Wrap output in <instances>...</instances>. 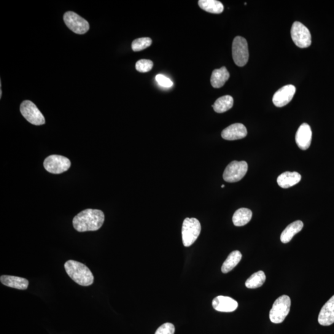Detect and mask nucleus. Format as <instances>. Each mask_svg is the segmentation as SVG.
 Returning <instances> with one entry per match:
<instances>
[{
	"label": "nucleus",
	"instance_id": "nucleus-1",
	"mask_svg": "<svg viewBox=\"0 0 334 334\" xmlns=\"http://www.w3.org/2000/svg\"><path fill=\"white\" fill-rule=\"evenodd\" d=\"M104 212L98 209H88L82 211L74 217L72 224L75 230L79 232L97 231L104 224Z\"/></svg>",
	"mask_w": 334,
	"mask_h": 334
},
{
	"label": "nucleus",
	"instance_id": "nucleus-2",
	"mask_svg": "<svg viewBox=\"0 0 334 334\" xmlns=\"http://www.w3.org/2000/svg\"><path fill=\"white\" fill-rule=\"evenodd\" d=\"M67 274L72 281L83 287L90 286L94 283V277L90 269L84 264L69 260L64 264Z\"/></svg>",
	"mask_w": 334,
	"mask_h": 334
},
{
	"label": "nucleus",
	"instance_id": "nucleus-3",
	"mask_svg": "<svg viewBox=\"0 0 334 334\" xmlns=\"http://www.w3.org/2000/svg\"><path fill=\"white\" fill-rule=\"evenodd\" d=\"M291 300L289 296L282 295L275 301L273 308L269 312V318L274 324L282 323L289 314Z\"/></svg>",
	"mask_w": 334,
	"mask_h": 334
},
{
	"label": "nucleus",
	"instance_id": "nucleus-4",
	"mask_svg": "<svg viewBox=\"0 0 334 334\" xmlns=\"http://www.w3.org/2000/svg\"><path fill=\"white\" fill-rule=\"evenodd\" d=\"M201 225L196 218H187L182 226V240L185 247L191 246L200 235Z\"/></svg>",
	"mask_w": 334,
	"mask_h": 334
},
{
	"label": "nucleus",
	"instance_id": "nucleus-5",
	"mask_svg": "<svg viewBox=\"0 0 334 334\" xmlns=\"http://www.w3.org/2000/svg\"><path fill=\"white\" fill-rule=\"evenodd\" d=\"M248 166L245 161H233L229 163L223 172V178L225 182L235 183L240 181L246 174Z\"/></svg>",
	"mask_w": 334,
	"mask_h": 334
},
{
	"label": "nucleus",
	"instance_id": "nucleus-6",
	"mask_svg": "<svg viewBox=\"0 0 334 334\" xmlns=\"http://www.w3.org/2000/svg\"><path fill=\"white\" fill-rule=\"evenodd\" d=\"M232 56L237 66L246 65L249 60L248 46L246 40L241 36H237L233 40Z\"/></svg>",
	"mask_w": 334,
	"mask_h": 334
},
{
	"label": "nucleus",
	"instance_id": "nucleus-7",
	"mask_svg": "<svg viewBox=\"0 0 334 334\" xmlns=\"http://www.w3.org/2000/svg\"><path fill=\"white\" fill-rule=\"evenodd\" d=\"M291 36L297 47L308 48L311 45V35L309 29L302 23L296 21L291 29Z\"/></svg>",
	"mask_w": 334,
	"mask_h": 334
},
{
	"label": "nucleus",
	"instance_id": "nucleus-8",
	"mask_svg": "<svg viewBox=\"0 0 334 334\" xmlns=\"http://www.w3.org/2000/svg\"><path fill=\"white\" fill-rule=\"evenodd\" d=\"M20 110L23 117L32 125L39 126L45 123L44 115L33 102L30 101L23 102L21 104Z\"/></svg>",
	"mask_w": 334,
	"mask_h": 334
},
{
	"label": "nucleus",
	"instance_id": "nucleus-9",
	"mask_svg": "<svg viewBox=\"0 0 334 334\" xmlns=\"http://www.w3.org/2000/svg\"><path fill=\"white\" fill-rule=\"evenodd\" d=\"M44 166L46 171L53 174L66 172L71 166V161L64 156L52 155L45 158Z\"/></svg>",
	"mask_w": 334,
	"mask_h": 334
},
{
	"label": "nucleus",
	"instance_id": "nucleus-10",
	"mask_svg": "<svg viewBox=\"0 0 334 334\" xmlns=\"http://www.w3.org/2000/svg\"><path fill=\"white\" fill-rule=\"evenodd\" d=\"M63 20L67 27L74 33L86 34L90 29V24L88 21L76 13L72 12L65 13Z\"/></svg>",
	"mask_w": 334,
	"mask_h": 334
},
{
	"label": "nucleus",
	"instance_id": "nucleus-11",
	"mask_svg": "<svg viewBox=\"0 0 334 334\" xmlns=\"http://www.w3.org/2000/svg\"><path fill=\"white\" fill-rule=\"evenodd\" d=\"M296 93V88L293 85L284 86L275 93L273 101L275 106L283 107L289 103L293 99Z\"/></svg>",
	"mask_w": 334,
	"mask_h": 334
},
{
	"label": "nucleus",
	"instance_id": "nucleus-12",
	"mask_svg": "<svg viewBox=\"0 0 334 334\" xmlns=\"http://www.w3.org/2000/svg\"><path fill=\"white\" fill-rule=\"evenodd\" d=\"M295 141L299 148L306 150L310 146L312 141V131L307 123H303L296 133Z\"/></svg>",
	"mask_w": 334,
	"mask_h": 334
},
{
	"label": "nucleus",
	"instance_id": "nucleus-13",
	"mask_svg": "<svg viewBox=\"0 0 334 334\" xmlns=\"http://www.w3.org/2000/svg\"><path fill=\"white\" fill-rule=\"evenodd\" d=\"M247 134V129L243 124L235 123L223 129L221 135L223 139L234 141L244 138Z\"/></svg>",
	"mask_w": 334,
	"mask_h": 334
},
{
	"label": "nucleus",
	"instance_id": "nucleus-14",
	"mask_svg": "<svg viewBox=\"0 0 334 334\" xmlns=\"http://www.w3.org/2000/svg\"><path fill=\"white\" fill-rule=\"evenodd\" d=\"M213 308L217 311L230 312L235 311L238 303L229 296H218L212 301Z\"/></svg>",
	"mask_w": 334,
	"mask_h": 334
},
{
	"label": "nucleus",
	"instance_id": "nucleus-15",
	"mask_svg": "<svg viewBox=\"0 0 334 334\" xmlns=\"http://www.w3.org/2000/svg\"><path fill=\"white\" fill-rule=\"evenodd\" d=\"M320 325L328 326L334 323V295L323 306L318 316Z\"/></svg>",
	"mask_w": 334,
	"mask_h": 334
},
{
	"label": "nucleus",
	"instance_id": "nucleus-16",
	"mask_svg": "<svg viewBox=\"0 0 334 334\" xmlns=\"http://www.w3.org/2000/svg\"><path fill=\"white\" fill-rule=\"evenodd\" d=\"M301 180V175L298 172H285L279 175L277 182L280 187L286 189L298 184Z\"/></svg>",
	"mask_w": 334,
	"mask_h": 334
},
{
	"label": "nucleus",
	"instance_id": "nucleus-17",
	"mask_svg": "<svg viewBox=\"0 0 334 334\" xmlns=\"http://www.w3.org/2000/svg\"><path fill=\"white\" fill-rule=\"evenodd\" d=\"M0 281L5 286L18 290H26L29 286V281L23 277L2 276L0 277Z\"/></svg>",
	"mask_w": 334,
	"mask_h": 334
},
{
	"label": "nucleus",
	"instance_id": "nucleus-18",
	"mask_svg": "<svg viewBox=\"0 0 334 334\" xmlns=\"http://www.w3.org/2000/svg\"><path fill=\"white\" fill-rule=\"evenodd\" d=\"M230 77V73L225 66L213 71L211 83L213 88L219 89L223 87Z\"/></svg>",
	"mask_w": 334,
	"mask_h": 334
},
{
	"label": "nucleus",
	"instance_id": "nucleus-19",
	"mask_svg": "<svg viewBox=\"0 0 334 334\" xmlns=\"http://www.w3.org/2000/svg\"><path fill=\"white\" fill-rule=\"evenodd\" d=\"M303 223L301 220L290 223L281 234V240L283 243H289L296 234L300 232L303 228Z\"/></svg>",
	"mask_w": 334,
	"mask_h": 334
},
{
	"label": "nucleus",
	"instance_id": "nucleus-20",
	"mask_svg": "<svg viewBox=\"0 0 334 334\" xmlns=\"http://www.w3.org/2000/svg\"><path fill=\"white\" fill-rule=\"evenodd\" d=\"M198 5L202 10L212 14H220L224 10L222 3L217 0H199Z\"/></svg>",
	"mask_w": 334,
	"mask_h": 334
},
{
	"label": "nucleus",
	"instance_id": "nucleus-21",
	"mask_svg": "<svg viewBox=\"0 0 334 334\" xmlns=\"http://www.w3.org/2000/svg\"><path fill=\"white\" fill-rule=\"evenodd\" d=\"M253 216L252 211L247 208H241L237 210L233 216L234 225L242 227L249 222Z\"/></svg>",
	"mask_w": 334,
	"mask_h": 334
},
{
	"label": "nucleus",
	"instance_id": "nucleus-22",
	"mask_svg": "<svg viewBox=\"0 0 334 334\" xmlns=\"http://www.w3.org/2000/svg\"><path fill=\"white\" fill-rule=\"evenodd\" d=\"M242 258V255L239 251H234L231 252L225 261L222 266V272L223 273L227 274L230 272L232 269L238 265L240 262Z\"/></svg>",
	"mask_w": 334,
	"mask_h": 334
},
{
	"label": "nucleus",
	"instance_id": "nucleus-23",
	"mask_svg": "<svg viewBox=\"0 0 334 334\" xmlns=\"http://www.w3.org/2000/svg\"><path fill=\"white\" fill-rule=\"evenodd\" d=\"M233 106V99L230 96H224L221 97L215 102L212 107L214 111L219 114H222L230 110Z\"/></svg>",
	"mask_w": 334,
	"mask_h": 334
},
{
	"label": "nucleus",
	"instance_id": "nucleus-24",
	"mask_svg": "<svg viewBox=\"0 0 334 334\" xmlns=\"http://www.w3.org/2000/svg\"><path fill=\"white\" fill-rule=\"evenodd\" d=\"M266 279L265 273L262 271H258L249 277V278L245 283V285L247 289H257L265 284Z\"/></svg>",
	"mask_w": 334,
	"mask_h": 334
},
{
	"label": "nucleus",
	"instance_id": "nucleus-25",
	"mask_svg": "<svg viewBox=\"0 0 334 334\" xmlns=\"http://www.w3.org/2000/svg\"><path fill=\"white\" fill-rule=\"evenodd\" d=\"M152 44V39L149 37H142L134 40L131 45L132 50L134 52H140L149 47Z\"/></svg>",
	"mask_w": 334,
	"mask_h": 334
},
{
	"label": "nucleus",
	"instance_id": "nucleus-26",
	"mask_svg": "<svg viewBox=\"0 0 334 334\" xmlns=\"http://www.w3.org/2000/svg\"><path fill=\"white\" fill-rule=\"evenodd\" d=\"M153 68V62L151 60H142L136 62V69L137 71L140 72H147L150 71Z\"/></svg>",
	"mask_w": 334,
	"mask_h": 334
},
{
	"label": "nucleus",
	"instance_id": "nucleus-27",
	"mask_svg": "<svg viewBox=\"0 0 334 334\" xmlns=\"http://www.w3.org/2000/svg\"><path fill=\"white\" fill-rule=\"evenodd\" d=\"M175 326L172 323H165L158 327L155 334H174Z\"/></svg>",
	"mask_w": 334,
	"mask_h": 334
},
{
	"label": "nucleus",
	"instance_id": "nucleus-28",
	"mask_svg": "<svg viewBox=\"0 0 334 334\" xmlns=\"http://www.w3.org/2000/svg\"><path fill=\"white\" fill-rule=\"evenodd\" d=\"M158 85L164 88H171L173 86V82L169 78L163 76V74H157L155 77Z\"/></svg>",
	"mask_w": 334,
	"mask_h": 334
},
{
	"label": "nucleus",
	"instance_id": "nucleus-29",
	"mask_svg": "<svg viewBox=\"0 0 334 334\" xmlns=\"http://www.w3.org/2000/svg\"><path fill=\"white\" fill-rule=\"evenodd\" d=\"M222 187V188H223L225 187V185H222V187Z\"/></svg>",
	"mask_w": 334,
	"mask_h": 334
}]
</instances>
